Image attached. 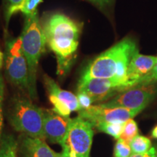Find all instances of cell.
Here are the masks:
<instances>
[{
	"label": "cell",
	"instance_id": "cell-28",
	"mask_svg": "<svg viewBox=\"0 0 157 157\" xmlns=\"http://www.w3.org/2000/svg\"><path fill=\"white\" fill-rule=\"evenodd\" d=\"M57 155H58V157H69L67 154H66L63 151L61 153H57Z\"/></svg>",
	"mask_w": 157,
	"mask_h": 157
},
{
	"label": "cell",
	"instance_id": "cell-3",
	"mask_svg": "<svg viewBox=\"0 0 157 157\" xmlns=\"http://www.w3.org/2000/svg\"><path fill=\"white\" fill-rule=\"evenodd\" d=\"M19 37L29 66V95L31 100H35L38 97L36 91L37 68L39 60L47 48L38 11L31 16L24 17L23 30Z\"/></svg>",
	"mask_w": 157,
	"mask_h": 157
},
{
	"label": "cell",
	"instance_id": "cell-11",
	"mask_svg": "<svg viewBox=\"0 0 157 157\" xmlns=\"http://www.w3.org/2000/svg\"><path fill=\"white\" fill-rule=\"evenodd\" d=\"M71 119L69 117L59 115L52 109H44L43 129L45 138L61 146L67 136Z\"/></svg>",
	"mask_w": 157,
	"mask_h": 157
},
{
	"label": "cell",
	"instance_id": "cell-7",
	"mask_svg": "<svg viewBox=\"0 0 157 157\" xmlns=\"http://www.w3.org/2000/svg\"><path fill=\"white\" fill-rule=\"evenodd\" d=\"M157 94L156 84H140L117 94L109 101L99 105L106 108H124L140 112L154 99Z\"/></svg>",
	"mask_w": 157,
	"mask_h": 157
},
{
	"label": "cell",
	"instance_id": "cell-6",
	"mask_svg": "<svg viewBox=\"0 0 157 157\" xmlns=\"http://www.w3.org/2000/svg\"><path fill=\"white\" fill-rule=\"evenodd\" d=\"M93 126L79 116L71 119L62 145V151L69 157H90L93 139Z\"/></svg>",
	"mask_w": 157,
	"mask_h": 157
},
{
	"label": "cell",
	"instance_id": "cell-23",
	"mask_svg": "<svg viewBox=\"0 0 157 157\" xmlns=\"http://www.w3.org/2000/svg\"><path fill=\"white\" fill-rule=\"evenodd\" d=\"M157 82V61L155 64L154 68L149 73L148 75L143 77L140 82H138L137 85H140V84H154Z\"/></svg>",
	"mask_w": 157,
	"mask_h": 157
},
{
	"label": "cell",
	"instance_id": "cell-22",
	"mask_svg": "<svg viewBox=\"0 0 157 157\" xmlns=\"http://www.w3.org/2000/svg\"><path fill=\"white\" fill-rule=\"evenodd\" d=\"M76 97H77L78 104H79V106L81 108V109H87L91 106V105H93V103H94L93 99L89 95H87V94L84 93L77 92Z\"/></svg>",
	"mask_w": 157,
	"mask_h": 157
},
{
	"label": "cell",
	"instance_id": "cell-25",
	"mask_svg": "<svg viewBox=\"0 0 157 157\" xmlns=\"http://www.w3.org/2000/svg\"><path fill=\"white\" fill-rule=\"evenodd\" d=\"M129 157H155L154 147L144 154H132Z\"/></svg>",
	"mask_w": 157,
	"mask_h": 157
},
{
	"label": "cell",
	"instance_id": "cell-9",
	"mask_svg": "<svg viewBox=\"0 0 157 157\" xmlns=\"http://www.w3.org/2000/svg\"><path fill=\"white\" fill-rule=\"evenodd\" d=\"M140 112L137 110L124 108H106L101 105H93L87 109L79 110L78 116L95 127L102 123H125Z\"/></svg>",
	"mask_w": 157,
	"mask_h": 157
},
{
	"label": "cell",
	"instance_id": "cell-17",
	"mask_svg": "<svg viewBox=\"0 0 157 157\" xmlns=\"http://www.w3.org/2000/svg\"><path fill=\"white\" fill-rule=\"evenodd\" d=\"M137 135H138V127L136 121L133 119H129L124 123L122 133L119 139L129 144L130 141Z\"/></svg>",
	"mask_w": 157,
	"mask_h": 157
},
{
	"label": "cell",
	"instance_id": "cell-1",
	"mask_svg": "<svg viewBox=\"0 0 157 157\" xmlns=\"http://www.w3.org/2000/svg\"><path fill=\"white\" fill-rule=\"evenodd\" d=\"M41 25L47 48L56 56L57 74L64 77L76 61L83 23L56 12L44 15Z\"/></svg>",
	"mask_w": 157,
	"mask_h": 157
},
{
	"label": "cell",
	"instance_id": "cell-8",
	"mask_svg": "<svg viewBox=\"0 0 157 157\" xmlns=\"http://www.w3.org/2000/svg\"><path fill=\"white\" fill-rule=\"evenodd\" d=\"M128 83L117 77L109 78H90L78 80L77 92L84 93L93 99L94 103L108 101L124 90L129 89Z\"/></svg>",
	"mask_w": 157,
	"mask_h": 157
},
{
	"label": "cell",
	"instance_id": "cell-18",
	"mask_svg": "<svg viewBox=\"0 0 157 157\" xmlns=\"http://www.w3.org/2000/svg\"><path fill=\"white\" fill-rule=\"evenodd\" d=\"M124 123H102L95 127L98 130L111 135L116 139H119L122 133Z\"/></svg>",
	"mask_w": 157,
	"mask_h": 157
},
{
	"label": "cell",
	"instance_id": "cell-12",
	"mask_svg": "<svg viewBox=\"0 0 157 157\" xmlns=\"http://www.w3.org/2000/svg\"><path fill=\"white\" fill-rule=\"evenodd\" d=\"M157 61V56H145L135 52L131 58L127 71V79L130 87L137 85L143 77L148 75L154 68Z\"/></svg>",
	"mask_w": 157,
	"mask_h": 157
},
{
	"label": "cell",
	"instance_id": "cell-15",
	"mask_svg": "<svg viewBox=\"0 0 157 157\" xmlns=\"http://www.w3.org/2000/svg\"><path fill=\"white\" fill-rule=\"evenodd\" d=\"M132 154H144L148 151L151 146V141L148 137L143 135H137L129 143Z\"/></svg>",
	"mask_w": 157,
	"mask_h": 157
},
{
	"label": "cell",
	"instance_id": "cell-13",
	"mask_svg": "<svg viewBox=\"0 0 157 157\" xmlns=\"http://www.w3.org/2000/svg\"><path fill=\"white\" fill-rule=\"evenodd\" d=\"M17 140V150L23 157H58L44 140L22 134Z\"/></svg>",
	"mask_w": 157,
	"mask_h": 157
},
{
	"label": "cell",
	"instance_id": "cell-2",
	"mask_svg": "<svg viewBox=\"0 0 157 157\" xmlns=\"http://www.w3.org/2000/svg\"><path fill=\"white\" fill-rule=\"evenodd\" d=\"M137 50L134 39L125 37L92 60L82 71L79 80L117 77L128 83L127 67L132 56Z\"/></svg>",
	"mask_w": 157,
	"mask_h": 157
},
{
	"label": "cell",
	"instance_id": "cell-24",
	"mask_svg": "<svg viewBox=\"0 0 157 157\" xmlns=\"http://www.w3.org/2000/svg\"><path fill=\"white\" fill-rule=\"evenodd\" d=\"M89 2L102 11H105L109 9L114 3L115 0H86Z\"/></svg>",
	"mask_w": 157,
	"mask_h": 157
},
{
	"label": "cell",
	"instance_id": "cell-21",
	"mask_svg": "<svg viewBox=\"0 0 157 157\" xmlns=\"http://www.w3.org/2000/svg\"><path fill=\"white\" fill-rule=\"evenodd\" d=\"M5 97V82L3 76L0 73V142L2 137L3 129V101Z\"/></svg>",
	"mask_w": 157,
	"mask_h": 157
},
{
	"label": "cell",
	"instance_id": "cell-5",
	"mask_svg": "<svg viewBox=\"0 0 157 157\" xmlns=\"http://www.w3.org/2000/svg\"><path fill=\"white\" fill-rule=\"evenodd\" d=\"M4 67L8 81L23 92H29V66L20 37L15 38L8 29L4 31Z\"/></svg>",
	"mask_w": 157,
	"mask_h": 157
},
{
	"label": "cell",
	"instance_id": "cell-4",
	"mask_svg": "<svg viewBox=\"0 0 157 157\" xmlns=\"http://www.w3.org/2000/svg\"><path fill=\"white\" fill-rule=\"evenodd\" d=\"M7 119L15 130L34 138L45 140L43 129L44 109L34 105L25 95L12 98L7 109Z\"/></svg>",
	"mask_w": 157,
	"mask_h": 157
},
{
	"label": "cell",
	"instance_id": "cell-29",
	"mask_svg": "<svg viewBox=\"0 0 157 157\" xmlns=\"http://www.w3.org/2000/svg\"><path fill=\"white\" fill-rule=\"evenodd\" d=\"M155 149V157H157V146L154 147Z\"/></svg>",
	"mask_w": 157,
	"mask_h": 157
},
{
	"label": "cell",
	"instance_id": "cell-10",
	"mask_svg": "<svg viewBox=\"0 0 157 157\" xmlns=\"http://www.w3.org/2000/svg\"><path fill=\"white\" fill-rule=\"evenodd\" d=\"M43 82L49 101L53 105L52 110L55 112L63 117H69L72 112L81 109L76 95L61 89L53 78L44 74Z\"/></svg>",
	"mask_w": 157,
	"mask_h": 157
},
{
	"label": "cell",
	"instance_id": "cell-20",
	"mask_svg": "<svg viewBox=\"0 0 157 157\" xmlns=\"http://www.w3.org/2000/svg\"><path fill=\"white\" fill-rule=\"evenodd\" d=\"M132 154V150L129 143L124 142L121 139H118L114 146V157H129Z\"/></svg>",
	"mask_w": 157,
	"mask_h": 157
},
{
	"label": "cell",
	"instance_id": "cell-27",
	"mask_svg": "<svg viewBox=\"0 0 157 157\" xmlns=\"http://www.w3.org/2000/svg\"><path fill=\"white\" fill-rule=\"evenodd\" d=\"M151 135H152L153 138L157 139V125L154 127V129H153V130L151 132Z\"/></svg>",
	"mask_w": 157,
	"mask_h": 157
},
{
	"label": "cell",
	"instance_id": "cell-16",
	"mask_svg": "<svg viewBox=\"0 0 157 157\" xmlns=\"http://www.w3.org/2000/svg\"><path fill=\"white\" fill-rule=\"evenodd\" d=\"M23 0H3V16L5 20V28L7 29L12 17L17 13L18 7Z\"/></svg>",
	"mask_w": 157,
	"mask_h": 157
},
{
	"label": "cell",
	"instance_id": "cell-19",
	"mask_svg": "<svg viewBox=\"0 0 157 157\" xmlns=\"http://www.w3.org/2000/svg\"><path fill=\"white\" fill-rule=\"evenodd\" d=\"M43 0H23L17 8V13H21L25 16H31L38 11V7Z\"/></svg>",
	"mask_w": 157,
	"mask_h": 157
},
{
	"label": "cell",
	"instance_id": "cell-26",
	"mask_svg": "<svg viewBox=\"0 0 157 157\" xmlns=\"http://www.w3.org/2000/svg\"><path fill=\"white\" fill-rule=\"evenodd\" d=\"M4 65V52H2V50H0V69Z\"/></svg>",
	"mask_w": 157,
	"mask_h": 157
},
{
	"label": "cell",
	"instance_id": "cell-14",
	"mask_svg": "<svg viewBox=\"0 0 157 157\" xmlns=\"http://www.w3.org/2000/svg\"><path fill=\"white\" fill-rule=\"evenodd\" d=\"M17 140L10 134H4L0 142V157H17Z\"/></svg>",
	"mask_w": 157,
	"mask_h": 157
}]
</instances>
